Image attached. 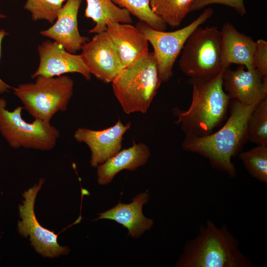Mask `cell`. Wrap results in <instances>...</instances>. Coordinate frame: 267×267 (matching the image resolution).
Instances as JSON below:
<instances>
[{
  "label": "cell",
  "mask_w": 267,
  "mask_h": 267,
  "mask_svg": "<svg viewBox=\"0 0 267 267\" xmlns=\"http://www.w3.org/2000/svg\"><path fill=\"white\" fill-rule=\"evenodd\" d=\"M177 267H252L241 251L239 241L226 225L217 226L207 220L197 235L187 241Z\"/></svg>",
  "instance_id": "obj_3"
},
{
  "label": "cell",
  "mask_w": 267,
  "mask_h": 267,
  "mask_svg": "<svg viewBox=\"0 0 267 267\" xmlns=\"http://www.w3.org/2000/svg\"><path fill=\"white\" fill-rule=\"evenodd\" d=\"M239 158L252 177L267 184V146L257 145L241 153Z\"/></svg>",
  "instance_id": "obj_23"
},
{
  "label": "cell",
  "mask_w": 267,
  "mask_h": 267,
  "mask_svg": "<svg viewBox=\"0 0 267 267\" xmlns=\"http://www.w3.org/2000/svg\"><path fill=\"white\" fill-rule=\"evenodd\" d=\"M131 125V122L124 125L119 120L112 126L102 130L79 128L75 131L74 138L88 146L91 152L90 165L96 167L121 150L123 135Z\"/></svg>",
  "instance_id": "obj_13"
},
{
  "label": "cell",
  "mask_w": 267,
  "mask_h": 267,
  "mask_svg": "<svg viewBox=\"0 0 267 267\" xmlns=\"http://www.w3.org/2000/svg\"><path fill=\"white\" fill-rule=\"evenodd\" d=\"M115 4L127 9L131 14L136 17L152 28L165 31L167 25L152 10L149 0H111Z\"/></svg>",
  "instance_id": "obj_21"
},
{
  "label": "cell",
  "mask_w": 267,
  "mask_h": 267,
  "mask_svg": "<svg viewBox=\"0 0 267 267\" xmlns=\"http://www.w3.org/2000/svg\"><path fill=\"white\" fill-rule=\"evenodd\" d=\"M83 0H67L58 11L53 25L40 31L44 37L53 40L67 51L76 53L89 41L81 36L78 24V14Z\"/></svg>",
  "instance_id": "obj_14"
},
{
  "label": "cell",
  "mask_w": 267,
  "mask_h": 267,
  "mask_svg": "<svg viewBox=\"0 0 267 267\" xmlns=\"http://www.w3.org/2000/svg\"><path fill=\"white\" fill-rule=\"evenodd\" d=\"M67 0H27L24 9L31 14L33 21L44 20L53 24Z\"/></svg>",
  "instance_id": "obj_24"
},
{
  "label": "cell",
  "mask_w": 267,
  "mask_h": 267,
  "mask_svg": "<svg viewBox=\"0 0 267 267\" xmlns=\"http://www.w3.org/2000/svg\"><path fill=\"white\" fill-rule=\"evenodd\" d=\"M87 7L85 16L95 23L89 31L97 34L106 31L110 22L131 24L133 20L130 13L125 8L115 4L111 0H86Z\"/></svg>",
  "instance_id": "obj_19"
},
{
  "label": "cell",
  "mask_w": 267,
  "mask_h": 267,
  "mask_svg": "<svg viewBox=\"0 0 267 267\" xmlns=\"http://www.w3.org/2000/svg\"><path fill=\"white\" fill-rule=\"evenodd\" d=\"M253 65L263 76H267V42L263 39L256 42Z\"/></svg>",
  "instance_id": "obj_26"
},
{
  "label": "cell",
  "mask_w": 267,
  "mask_h": 267,
  "mask_svg": "<svg viewBox=\"0 0 267 267\" xmlns=\"http://www.w3.org/2000/svg\"><path fill=\"white\" fill-rule=\"evenodd\" d=\"M149 196L147 192L142 193L134 197L129 204L119 202L113 208L99 213L95 220H113L127 228L129 236L138 238L145 231L150 230L154 224V221L145 217L142 213V207Z\"/></svg>",
  "instance_id": "obj_17"
},
{
  "label": "cell",
  "mask_w": 267,
  "mask_h": 267,
  "mask_svg": "<svg viewBox=\"0 0 267 267\" xmlns=\"http://www.w3.org/2000/svg\"><path fill=\"white\" fill-rule=\"evenodd\" d=\"M6 18V16L0 13V19H1V18Z\"/></svg>",
  "instance_id": "obj_28"
},
{
  "label": "cell",
  "mask_w": 267,
  "mask_h": 267,
  "mask_svg": "<svg viewBox=\"0 0 267 267\" xmlns=\"http://www.w3.org/2000/svg\"><path fill=\"white\" fill-rule=\"evenodd\" d=\"M179 67L189 78H208L224 69L221 62V33L217 27L197 28L181 50Z\"/></svg>",
  "instance_id": "obj_7"
},
{
  "label": "cell",
  "mask_w": 267,
  "mask_h": 267,
  "mask_svg": "<svg viewBox=\"0 0 267 267\" xmlns=\"http://www.w3.org/2000/svg\"><path fill=\"white\" fill-rule=\"evenodd\" d=\"M8 35V33L5 32L3 29L0 30V58L1 55V43L3 38ZM12 88L10 86L8 85L4 82H3L0 78V93H2L5 92H8L9 89Z\"/></svg>",
  "instance_id": "obj_27"
},
{
  "label": "cell",
  "mask_w": 267,
  "mask_h": 267,
  "mask_svg": "<svg viewBox=\"0 0 267 267\" xmlns=\"http://www.w3.org/2000/svg\"><path fill=\"white\" fill-rule=\"evenodd\" d=\"M106 31L124 68L137 61L149 52L148 42L136 26L110 22Z\"/></svg>",
  "instance_id": "obj_15"
},
{
  "label": "cell",
  "mask_w": 267,
  "mask_h": 267,
  "mask_svg": "<svg viewBox=\"0 0 267 267\" xmlns=\"http://www.w3.org/2000/svg\"><path fill=\"white\" fill-rule=\"evenodd\" d=\"M247 139L257 145L267 146V98L257 105L250 115Z\"/></svg>",
  "instance_id": "obj_22"
},
{
  "label": "cell",
  "mask_w": 267,
  "mask_h": 267,
  "mask_svg": "<svg viewBox=\"0 0 267 267\" xmlns=\"http://www.w3.org/2000/svg\"><path fill=\"white\" fill-rule=\"evenodd\" d=\"M225 68L208 78H189L192 88V100L186 110L173 109L175 121L186 135L203 136L224 119L230 99L223 88L222 75Z\"/></svg>",
  "instance_id": "obj_2"
},
{
  "label": "cell",
  "mask_w": 267,
  "mask_h": 267,
  "mask_svg": "<svg viewBox=\"0 0 267 267\" xmlns=\"http://www.w3.org/2000/svg\"><path fill=\"white\" fill-rule=\"evenodd\" d=\"M44 179L41 178L38 184L25 191L22 196L23 204L19 206L21 221H18L17 229L24 237H30L31 245L36 252L43 257L54 258L67 255L70 249L61 246L57 242V235L52 231L43 227L38 222L35 214L34 205L37 195L41 189Z\"/></svg>",
  "instance_id": "obj_9"
},
{
  "label": "cell",
  "mask_w": 267,
  "mask_h": 267,
  "mask_svg": "<svg viewBox=\"0 0 267 267\" xmlns=\"http://www.w3.org/2000/svg\"><path fill=\"white\" fill-rule=\"evenodd\" d=\"M151 155L149 147L143 143H136L120 150L103 163L97 166V182L100 185L109 183L123 170L135 171L145 165Z\"/></svg>",
  "instance_id": "obj_18"
},
{
  "label": "cell",
  "mask_w": 267,
  "mask_h": 267,
  "mask_svg": "<svg viewBox=\"0 0 267 267\" xmlns=\"http://www.w3.org/2000/svg\"><path fill=\"white\" fill-rule=\"evenodd\" d=\"M161 83L153 52H149L124 68L112 82V87L126 114L145 113Z\"/></svg>",
  "instance_id": "obj_4"
},
{
  "label": "cell",
  "mask_w": 267,
  "mask_h": 267,
  "mask_svg": "<svg viewBox=\"0 0 267 267\" xmlns=\"http://www.w3.org/2000/svg\"><path fill=\"white\" fill-rule=\"evenodd\" d=\"M214 4L233 8L242 16L247 13L243 0H194L191 6L190 12L199 10L206 6Z\"/></svg>",
  "instance_id": "obj_25"
},
{
  "label": "cell",
  "mask_w": 267,
  "mask_h": 267,
  "mask_svg": "<svg viewBox=\"0 0 267 267\" xmlns=\"http://www.w3.org/2000/svg\"><path fill=\"white\" fill-rule=\"evenodd\" d=\"M245 68L242 65L235 70L225 68L223 88L230 100L245 105L257 104L267 98V76H263L256 68Z\"/></svg>",
  "instance_id": "obj_11"
},
{
  "label": "cell",
  "mask_w": 267,
  "mask_h": 267,
  "mask_svg": "<svg viewBox=\"0 0 267 267\" xmlns=\"http://www.w3.org/2000/svg\"><path fill=\"white\" fill-rule=\"evenodd\" d=\"M194 0H149L152 11L172 28L178 27L190 12Z\"/></svg>",
  "instance_id": "obj_20"
},
{
  "label": "cell",
  "mask_w": 267,
  "mask_h": 267,
  "mask_svg": "<svg viewBox=\"0 0 267 267\" xmlns=\"http://www.w3.org/2000/svg\"><path fill=\"white\" fill-rule=\"evenodd\" d=\"M81 50L80 55L90 74L105 83H112L124 68L106 31L95 34Z\"/></svg>",
  "instance_id": "obj_10"
},
{
  "label": "cell",
  "mask_w": 267,
  "mask_h": 267,
  "mask_svg": "<svg viewBox=\"0 0 267 267\" xmlns=\"http://www.w3.org/2000/svg\"><path fill=\"white\" fill-rule=\"evenodd\" d=\"M213 12V9L208 7L189 24L172 32L155 30L140 21L137 24L136 27L153 47L159 77L162 83L169 81L173 76L174 65L189 36L197 28L206 22Z\"/></svg>",
  "instance_id": "obj_8"
},
{
  "label": "cell",
  "mask_w": 267,
  "mask_h": 267,
  "mask_svg": "<svg viewBox=\"0 0 267 267\" xmlns=\"http://www.w3.org/2000/svg\"><path fill=\"white\" fill-rule=\"evenodd\" d=\"M24 107L19 106L9 111L6 101L0 98V132L12 148L48 151L56 145L59 131L50 122L34 119L31 123L24 120Z\"/></svg>",
  "instance_id": "obj_6"
},
{
  "label": "cell",
  "mask_w": 267,
  "mask_h": 267,
  "mask_svg": "<svg viewBox=\"0 0 267 267\" xmlns=\"http://www.w3.org/2000/svg\"><path fill=\"white\" fill-rule=\"evenodd\" d=\"M74 82L67 75L38 76L34 83L12 88L25 109L35 119L50 122L54 115L65 111L73 95Z\"/></svg>",
  "instance_id": "obj_5"
},
{
  "label": "cell",
  "mask_w": 267,
  "mask_h": 267,
  "mask_svg": "<svg viewBox=\"0 0 267 267\" xmlns=\"http://www.w3.org/2000/svg\"><path fill=\"white\" fill-rule=\"evenodd\" d=\"M257 104L245 105L236 100H230V116L223 126L203 136L185 135L182 148L202 156L214 168L231 177H235L236 172L231 159L247 140L248 122Z\"/></svg>",
  "instance_id": "obj_1"
},
{
  "label": "cell",
  "mask_w": 267,
  "mask_h": 267,
  "mask_svg": "<svg viewBox=\"0 0 267 267\" xmlns=\"http://www.w3.org/2000/svg\"><path fill=\"white\" fill-rule=\"evenodd\" d=\"M220 33L222 67L226 68L231 64H236L244 66L248 70L255 68L253 57L256 42L228 22L223 25Z\"/></svg>",
  "instance_id": "obj_16"
},
{
  "label": "cell",
  "mask_w": 267,
  "mask_h": 267,
  "mask_svg": "<svg viewBox=\"0 0 267 267\" xmlns=\"http://www.w3.org/2000/svg\"><path fill=\"white\" fill-rule=\"evenodd\" d=\"M40 58L39 66L32 74L35 79L38 76L56 77L69 73L81 74L87 80L91 79V74L80 54L67 51L54 41L46 40L38 46Z\"/></svg>",
  "instance_id": "obj_12"
}]
</instances>
